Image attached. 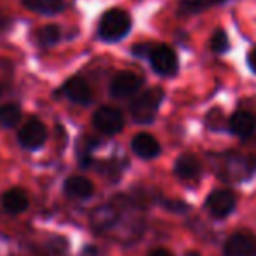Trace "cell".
<instances>
[{
    "mask_svg": "<svg viewBox=\"0 0 256 256\" xmlns=\"http://www.w3.org/2000/svg\"><path fill=\"white\" fill-rule=\"evenodd\" d=\"M132 30V18L128 10L120 7H112L104 10L98 21V38L106 44L120 42Z\"/></svg>",
    "mask_w": 256,
    "mask_h": 256,
    "instance_id": "1",
    "label": "cell"
},
{
    "mask_svg": "<svg viewBox=\"0 0 256 256\" xmlns=\"http://www.w3.org/2000/svg\"><path fill=\"white\" fill-rule=\"evenodd\" d=\"M164 89L162 88H150L138 94L129 104V114L136 124L148 126L155 120L162 102H164Z\"/></svg>",
    "mask_w": 256,
    "mask_h": 256,
    "instance_id": "2",
    "label": "cell"
},
{
    "mask_svg": "<svg viewBox=\"0 0 256 256\" xmlns=\"http://www.w3.org/2000/svg\"><path fill=\"white\" fill-rule=\"evenodd\" d=\"M150 66L160 77H176L180 72V60L174 49L168 44H155L148 56Z\"/></svg>",
    "mask_w": 256,
    "mask_h": 256,
    "instance_id": "3",
    "label": "cell"
},
{
    "mask_svg": "<svg viewBox=\"0 0 256 256\" xmlns=\"http://www.w3.org/2000/svg\"><path fill=\"white\" fill-rule=\"evenodd\" d=\"M92 126H94L96 131L104 136H115L124 129L126 118L118 108L104 104L92 114Z\"/></svg>",
    "mask_w": 256,
    "mask_h": 256,
    "instance_id": "4",
    "label": "cell"
},
{
    "mask_svg": "<svg viewBox=\"0 0 256 256\" xmlns=\"http://www.w3.org/2000/svg\"><path fill=\"white\" fill-rule=\"evenodd\" d=\"M56 96H63L68 102L75 104H82V106H88L92 103L94 94H92V89L89 86V82L86 80L80 75H74L70 77L63 86L60 88V91H56Z\"/></svg>",
    "mask_w": 256,
    "mask_h": 256,
    "instance_id": "5",
    "label": "cell"
},
{
    "mask_svg": "<svg viewBox=\"0 0 256 256\" xmlns=\"http://www.w3.org/2000/svg\"><path fill=\"white\" fill-rule=\"evenodd\" d=\"M143 77L134 72H118V74L114 75V78L110 80V96L112 98H117V100H124V98H131L134 96L140 89L143 88Z\"/></svg>",
    "mask_w": 256,
    "mask_h": 256,
    "instance_id": "6",
    "label": "cell"
},
{
    "mask_svg": "<svg viewBox=\"0 0 256 256\" xmlns=\"http://www.w3.org/2000/svg\"><path fill=\"white\" fill-rule=\"evenodd\" d=\"M46 140H48V128L46 124L37 117L28 118L24 126L18 132V143L23 146L24 150H38L44 146Z\"/></svg>",
    "mask_w": 256,
    "mask_h": 256,
    "instance_id": "7",
    "label": "cell"
},
{
    "mask_svg": "<svg viewBox=\"0 0 256 256\" xmlns=\"http://www.w3.org/2000/svg\"><path fill=\"white\" fill-rule=\"evenodd\" d=\"M236 206H237V197L232 190H214L208 196L204 202V208L209 211V214L212 218H218L223 220L226 216H230L234 211H236Z\"/></svg>",
    "mask_w": 256,
    "mask_h": 256,
    "instance_id": "8",
    "label": "cell"
},
{
    "mask_svg": "<svg viewBox=\"0 0 256 256\" xmlns=\"http://www.w3.org/2000/svg\"><path fill=\"white\" fill-rule=\"evenodd\" d=\"M225 256H256V236L253 232H236L230 236L223 248Z\"/></svg>",
    "mask_w": 256,
    "mask_h": 256,
    "instance_id": "9",
    "label": "cell"
},
{
    "mask_svg": "<svg viewBox=\"0 0 256 256\" xmlns=\"http://www.w3.org/2000/svg\"><path fill=\"white\" fill-rule=\"evenodd\" d=\"M226 129L234 136L250 138L256 131V115L250 110H237L226 120Z\"/></svg>",
    "mask_w": 256,
    "mask_h": 256,
    "instance_id": "10",
    "label": "cell"
},
{
    "mask_svg": "<svg viewBox=\"0 0 256 256\" xmlns=\"http://www.w3.org/2000/svg\"><path fill=\"white\" fill-rule=\"evenodd\" d=\"M131 150L136 157L145 158V160L155 158L162 152L160 143L157 142L155 136L148 134V132H138V134L131 140Z\"/></svg>",
    "mask_w": 256,
    "mask_h": 256,
    "instance_id": "11",
    "label": "cell"
},
{
    "mask_svg": "<svg viewBox=\"0 0 256 256\" xmlns=\"http://www.w3.org/2000/svg\"><path fill=\"white\" fill-rule=\"evenodd\" d=\"M118 218H120L118 208L114 202H108L94 209V212H92V216H91V222H92V226H94L98 232H106V230L114 228V225L118 222Z\"/></svg>",
    "mask_w": 256,
    "mask_h": 256,
    "instance_id": "12",
    "label": "cell"
},
{
    "mask_svg": "<svg viewBox=\"0 0 256 256\" xmlns=\"http://www.w3.org/2000/svg\"><path fill=\"white\" fill-rule=\"evenodd\" d=\"M63 190L70 199L77 200H86L94 194V185L91 180H88L86 176H68L64 180Z\"/></svg>",
    "mask_w": 256,
    "mask_h": 256,
    "instance_id": "13",
    "label": "cell"
},
{
    "mask_svg": "<svg viewBox=\"0 0 256 256\" xmlns=\"http://www.w3.org/2000/svg\"><path fill=\"white\" fill-rule=\"evenodd\" d=\"M172 171H174V174L180 180L190 182V180L199 178L200 171H202V166H200V160L194 154H183L176 158Z\"/></svg>",
    "mask_w": 256,
    "mask_h": 256,
    "instance_id": "14",
    "label": "cell"
},
{
    "mask_svg": "<svg viewBox=\"0 0 256 256\" xmlns=\"http://www.w3.org/2000/svg\"><path fill=\"white\" fill-rule=\"evenodd\" d=\"M0 204L10 214H20V212L26 211L30 206V197L23 188H9L2 194L0 197Z\"/></svg>",
    "mask_w": 256,
    "mask_h": 256,
    "instance_id": "15",
    "label": "cell"
},
{
    "mask_svg": "<svg viewBox=\"0 0 256 256\" xmlns=\"http://www.w3.org/2000/svg\"><path fill=\"white\" fill-rule=\"evenodd\" d=\"M226 2H230V0H180L178 6H176V16H196V14L204 12V10L211 9V7L223 6Z\"/></svg>",
    "mask_w": 256,
    "mask_h": 256,
    "instance_id": "16",
    "label": "cell"
},
{
    "mask_svg": "<svg viewBox=\"0 0 256 256\" xmlns=\"http://www.w3.org/2000/svg\"><path fill=\"white\" fill-rule=\"evenodd\" d=\"M253 169L254 168L250 158L242 157V155H232L226 160V176H223V180H237V182H240V180H246L253 172Z\"/></svg>",
    "mask_w": 256,
    "mask_h": 256,
    "instance_id": "17",
    "label": "cell"
},
{
    "mask_svg": "<svg viewBox=\"0 0 256 256\" xmlns=\"http://www.w3.org/2000/svg\"><path fill=\"white\" fill-rule=\"evenodd\" d=\"M23 6L32 12L44 14V16H56V14L63 12L66 2L64 0H23Z\"/></svg>",
    "mask_w": 256,
    "mask_h": 256,
    "instance_id": "18",
    "label": "cell"
},
{
    "mask_svg": "<svg viewBox=\"0 0 256 256\" xmlns=\"http://www.w3.org/2000/svg\"><path fill=\"white\" fill-rule=\"evenodd\" d=\"M21 106L18 103H6L0 104V126L6 129L16 128L21 120Z\"/></svg>",
    "mask_w": 256,
    "mask_h": 256,
    "instance_id": "19",
    "label": "cell"
},
{
    "mask_svg": "<svg viewBox=\"0 0 256 256\" xmlns=\"http://www.w3.org/2000/svg\"><path fill=\"white\" fill-rule=\"evenodd\" d=\"M230 48H232V44H230L226 32L223 30V28H216V30L212 32L211 38H209V49H211V52L218 54V56H223V54H226L230 51Z\"/></svg>",
    "mask_w": 256,
    "mask_h": 256,
    "instance_id": "20",
    "label": "cell"
},
{
    "mask_svg": "<svg viewBox=\"0 0 256 256\" xmlns=\"http://www.w3.org/2000/svg\"><path fill=\"white\" fill-rule=\"evenodd\" d=\"M37 38L42 48H52L61 40V28L58 24H46L44 28L38 30Z\"/></svg>",
    "mask_w": 256,
    "mask_h": 256,
    "instance_id": "21",
    "label": "cell"
},
{
    "mask_svg": "<svg viewBox=\"0 0 256 256\" xmlns=\"http://www.w3.org/2000/svg\"><path fill=\"white\" fill-rule=\"evenodd\" d=\"M223 124H226V122H223L222 108L214 106L212 110L208 112V115H206V126H208V129H211V131H220V129L223 128Z\"/></svg>",
    "mask_w": 256,
    "mask_h": 256,
    "instance_id": "22",
    "label": "cell"
},
{
    "mask_svg": "<svg viewBox=\"0 0 256 256\" xmlns=\"http://www.w3.org/2000/svg\"><path fill=\"white\" fill-rule=\"evenodd\" d=\"M155 44H150V42H140V44H134L131 48V54L136 58H146L148 60L150 56V51H152Z\"/></svg>",
    "mask_w": 256,
    "mask_h": 256,
    "instance_id": "23",
    "label": "cell"
},
{
    "mask_svg": "<svg viewBox=\"0 0 256 256\" xmlns=\"http://www.w3.org/2000/svg\"><path fill=\"white\" fill-rule=\"evenodd\" d=\"M164 208L169 209V211L172 212H185L190 209V206L186 202H183V200H178V199H169V200H164Z\"/></svg>",
    "mask_w": 256,
    "mask_h": 256,
    "instance_id": "24",
    "label": "cell"
},
{
    "mask_svg": "<svg viewBox=\"0 0 256 256\" xmlns=\"http://www.w3.org/2000/svg\"><path fill=\"white\" fill-rule=\"evenodd\" d=\"M246 63H248V66H250V70L256 75V46H254L253 49H251L250 52H248Z\"/></svg>",
    "mask_w": 256,
    "mask_h": 256,
    "instance_id": "25",
    "label": "cell"
},
{
    "mask_svg": "<svg viewBox=\"0 0 256 256\" xmlns=\"http://www.w3.org/2000/svg\"><path fill=\"white\" fill-rule=\"evenodd\" d=\"M148 256H174L169 250H166V248H157V250L150 251Z\"/></svg>",
    "mask_w": 256,
    "mask_h": 256,
    "instance_id": "26",
    "label": "cell"
},
{
    "mask_svg": "<svg viewBox=\"0 0 256 256\" xmlns=\"http://www.w3.org/2000/svg\"><path fill=\"white\" fill-rule=\"evenodd\" d=\"M0 94H2V88H0Z\"/></svg>",
    "mask_w": 256,
    "mask_h": 256,
    "instance_id": "27",
    "label": "cell"
}]
</instances>
